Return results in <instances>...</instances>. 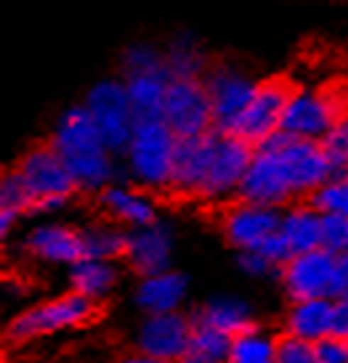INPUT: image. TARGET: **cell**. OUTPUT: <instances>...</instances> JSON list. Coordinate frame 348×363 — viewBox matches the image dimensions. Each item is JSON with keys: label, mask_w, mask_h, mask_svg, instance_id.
Here are the masks:
<instances>
[{"label": "cell", "mask_w": 348, "mask_h": 363, "mask_svg": "<svg viewBox=\"0 0 348 363\" xmlns=\"http://www.w3.org/2000/svg\"><path fill=\"white\" fill-rule=\"evenodd\" d=\"M11 170L30 196L32 218L56 215V212L67 210L75 202V196H80L62 154L56 152L48 141L30 143L13 160Z\"/></svg>", "instance_id": "obj_1"}, {"label": "cell", "mask_w": 348, "mask_h": 363, "mask_svg": "<svg viewBox=\"0 0 348 363\" xmlns=\"http://www.w3.org/2000/svg\"><path fill=\"white\" fill-rule=\"evenodd\" d=\"M178 138L163 120H143L136 125L134 138L128 143L123 160L125 181L143 189L149 194L170 191L173 178V160Z\"/></svg>", "instance_id": "obj_2"}, {"label": "cell", "mask_w": 348, "mask_h": 363, "mask_svg": "<svg viewBox=\"0 0 348 363\" xmlns=\"http://www.w3.org/2000/svg\"><path fill=\"white\" fill-rule=\"evenodd\" d=\"M102 315V305L85 300L75 292L53 294L48 300L32 303L21 308L9 323H6V340L11 345L35 342L40 337H53V334L70 332V329H82Z\"/></svg>", "instance_id": "obj_3"}, {"label": "cell", "mask_w": 348, "mask_h": 363, "mask_svg": "<svg viewBox=\"0 0 348 363\" xmlns=\"http://www.w3.org/2000/svg\"><path fill=\"white\" fill-rule=\"evenodd\" d=\"M82 104L88 114L93 117L96 128L102 133L107 149L117 157H123L128 143L134 138V130L138 120H136V111L131 106L128 91H125V82L120 74H109L96 80L85 91Z\"/></svg>", "instance_id": "obj_4"}, {"label": "cell", "mask_w": 348, "mask_h": 363, "mask_svg": "<svg viewBox=\"0 0 348 363\" xmlns=\"http://www.w3.org/2000/svg\"><path fill=\"white\" fill-rule=\"evenodd\" d=\"M348 114V99L335 88L298 85L287 104L279 130L298 141H322L340 117Z\"/></svg>", "instance_id": "obj_5"}, {"label": "cell", "mask_w": 348, "mask_h": 363, "mask_svg": "<svg viewBox=\"0 0 348 363\" xmlns=\"http://www.w3.org/2000/svg\"><path fill=\"white\" fill-rule=\"evenodd\" d=\"M279 286L287 303L303 300H338L340 294V257L327 250L295 255L279 271Z\"/></svg>", "instance_id": "obj_6"}, {"label": "cell", "mask_w": 348, "mask_h": 363, "mask_svg": "<svg viewBox=\"0 0 348 363\" xmlns=\"http://www.w3.org/2000/svg\"><path fill=\"white\" fill-rule=\"evenodd\" d=\"M218 133H234L258 88V77L232 61H213L202 77Z\"/></svg>", "instance_id": "obj_7"}, {"label": "cell", "mask_w": 348, "mask_h": 363, "mask_svg": "<svg viewBox=\"0 0 348 363\" xmlns=\"http://www.w3.org/2000/svg\"><path fill=\"white\" fill-rule=\"evenodd\" d=\"M263 143H268L277 152L295 202H308L335 175L317 141H298L279 130Z\"/></svg>", "instance_id": "obj_8"}, {"label": "cell", "mask_w": 348, "mask_h": 363, "mask_svg": "<svg viewBox=\"0 0 348 363\" xmlns=\"http://www.w3.org/2000/svg\"><path fill=\"white\" fill-rule=\"evenodd\" d=\"M298 82L290 80L287 74H266L258 80L256 96L247 106V111L242 114L239 125L234 128L232 135L247 141L250 146H258L266 138H271L274 133H279L282 128V117L293 93H295Z\"/></svg>", "instance_id": "obj_9"}, {"label": "cell", "mask_w": 348, "mask_h": 363, "mask_svg": "<svg viewBox=\"0 0 348 363\" xmlns=\"http://www.w3.org/2000/svg\"><path fill=\"white\" fill-rule=\"evenodd\" d=\"M253 152L256 146H250L242 138H236L232 133H218L213 162H210V172H207L205 189L200 194V202L218 207V210L234 202L247 175V167L253 162Z\"/></svg>", "instance_id": "obj_10"}, {"label": "cell", "mask_w": 348, "mask_h": 363, "mask_svg": "<svg viewBox=\"0 0 348 363\" xmlns=\"http://www.w3.org/2000/svg\"><path fill=\"white\" fill-rule=\"evenodd\" d=\"M279 223H282V210L239 202V199L218 210V233L234 250V255L258 252L279 233Z\"/></svg>", "instance_id": "obj_11"}, {"label": "cell", "mask_w": 348, "mask_h": 363, "mask_svg": "<svg viewBox=\"0 0 348 363\" xmlns=\"http://www.w3.org/2000/svg\"><path fill=\"white\" fill-rule=\"evenodd\" d=\"M160 120L175 133V138H195L215 130L213 106H210L205 82L170 80Z\"/></svg>", "instance_id": "obj_12"}, {"label": "cell", "mask_w": 348, "mask_h": 363, "mask_svg": "<svg viewBox=\"0 0 348 363\" xmlns=\"http://www.w3.org/2000/svg\"><path fill=\"white\" fill-rule=\"evenodd\" d=\"M195 323L189 311L160 313V315H141L134 332V350L165 363H178L184 355Z\"/></svg>", "instance_id": "obj_13"}, {"label": "cell", "mask_w": 348, "mask_h": 363, "mask_svg": "<svg viewBox=\"0 0 348 363\" xmlns=\"http://www.w3.org/2000/svg\"><path fill=\"white\" fill-rule=\"evenodd\" d=\"M21 250L30 260H38L43 265H59L67 271L85 257L80 225L53 220V218L30 225L21 236Z\"/></svg>", "instance_id": "obj_14"}, {"label": "cell", "mask_w": 348, "mask_h": 363, "mask_svg": "<svg viewBox=\"0 0 348 363\" xmlns=\"http://www.w3.org/2000/svg\"><path fill=\"white\" fill-rule=\"evenodd\" d=\"M173 255L175 231L165 218H160V220L149 223L143 228L128 231L123 265L125 271H131L136 279H146V276L170 271L173 268Z\"/></svg>", "instance_id": "obj_15"}, {"label": "cell", "mask_w": 348, "mask_h": 363, "mask_svg": "<svg viewBox=\"0 0 348 363\" xmlns=\"http://www.w3.org/2000/svg\"><path fill=\"white\" fill-rule=\"evenodd\" d=\"M239 202L261 204V207H274L285 210L295 204V196L290 191L285 167L279 162L277 152L268 143H258L253 152V162L247 167V175L242 181V189L236 194Z\"/></svg>", "instance_id": "obj_16"}, {"label": "cell", "mask_w": 348, "mask_h": 363, "mask_svg": "<svg viewBox=\"0 0 348 363\" xmlns=\"http://www.w3.org/2000/svg\"><path fill=\"white\" fill-rule=\"evenodd\" d=\"M45 141L62 154L64 162H77L85 160V157H96V154L109 152L102 138V133L96 128V122H93V117L88 114L82 101L72 104V106L59 111V117L53 120V128Z\"/></svg>", "instance_id": "obj_17"}, {"label": "cell", "mask_w": 348, "mask_h": 363, "mask_svg": "<svg viewBox=\"0 0 348 363\" xmlns=\"http://www.w3.org/2000/svg\"><path fill=\"white\" fill-rule=\"evenodd\" d=\"M93 204H96V212L102 218L123 225L125 231L143 228L149 223L160 220L157 194L143 191L131 181H120L109 186V189H104L102 194L93 196Z\"/></svg>", "instance_id": "obj_18"}, {"label": "cell", "mask_w": 348, "mask_h": 363, "mask_svg": "<svg viewBox=\"0 0 348 363\" xmlns=\"http://www.w3.org/2000/svg\"><path fill=\"white\" fill-rule=\"evenodd\" d=\"M215 135L218 130H210L205 135L195 138H178L173 160V178H170V196L178 199H197L205 189L210 162L215 152Z\"/></svg>", "instance_id": "obj_19"}, {"label": "cell", "mask_w": 348, "mask_h": 363, "mask_svg": "<svg viewBox=\"0 0 348 363\" xmlns=\"http://www.w3.org/2000/svg\"><path fill=\"white\" fill-rule=\"evenodd\" d=\"M186 300H189V276L175 268L138 279L134 286V305L141 311V315L186 311Z\"/></svg>", "instance_id": "obj_20"}, {"label": "cell", "mask_w": 348, "mask_h": 363, "mask_svg": "<svg viewBox=\"0 0 348 363\" xmlns=\"http://www.w3.org/2000/svg\"><path fill=\"white\" fill-rule=\"evenodd\" d=\"M189 315H192V323L195 326H207V329H215V332L226 334V337H239L242 332L258 326L256 321V311L253 305L242 300V297H234V294H215V297H207L200 305H192L189 308Z\"/></svg>", "instance_id": "obj_21"}, {"label": "cell", "mask_w": 348, "mask_h": 363, "mask_svg": "<svg viewBox=\"0 0 348 363\" xmlns=\"http://www.w3.org/2000/svg\"><path fill=\"white\" fill-rule=\"evenodd\" d=\"M123 273H125L123 262L82 257L80 262H75L70 271H67V289L96 305H104L109 300V294L120 286Z\"/></svg>", "instance_id": "obj_22"}, {"label": "cell", "mask_w": 348, "mask_h": 363, "mask_svg": "<svg viewBox=\"0 0 348 363\" xmlns=\"http://www.w3.org/2000/svg\"><path fill=\"white\" fill-rule=\"evenodd\" d=\"M332 321H335V300L287 303L279 332L285 337H295V340L317 345L332 337Z\"/></svg>", "instance_id": "obj_23"}, {"label": "cell", "mask_w": 348, "mask_h": 363, "mask_svg": "<svg viewBox=\"0 0 348 363\" xmlns=\"http://www.w3.org/2000/svg\"><path fill=\"white\" fill-rule=\"evenodd\" d=\"M279 236L287 244L290 255H306L322 250V215L311 202H295L282 210Z\"/></svg>", "instance_id": "obj_24"}, {"label": "cell", "mask_w": 348, "mask_h": 363, "mask_svg": "<svg viewBox=\"0 0 348 363\" xmlns=\"http://www.w3.org/2000/svg\"><path fill=\"white\" fill-rule=\"evenodd\" d=\"M165 69L170 80H202L213 61L207 59L202 43L192 32H178L163 48Z\"/></svg>", "instance_id": "obj_25"}, {"label": "cell", "mask_w": 348, "mask_h": 363, "mask_svg": "<svg viewBox=\"0 0 348 363\" xmlns=\"http://www.w3.org/2000/svg\"><path fill=\"white\" fill-rule=\"evenodd\" d=\"M125 91L131 99V106L136 111V120H160L163 117L165 93L170 85V74L168 69L146 72V74H136V77H125Z\"/></svg>", "instance_id": "obj_26"}, {"label": "cell", "mask_w": 348, "mask_h": 363, "mask_svg": "<svg viewBox=\"0 0 348 363\" xmlns=\"http://www.w3.org/2000/svg\"><path fill=\"white\" fill-rule=\"evenodd\" d=\"M80 236H82L85 257H91V260L123 262L125 242H128V231H125L123 225H117V223L96 215L93 220L80 223Z\"/></svg>", "instance_id": "obj_27"}, {"label": "cell", "mask_w": 348, "mask_h": 363, "mask_svg": "<svg viewBox=\"0 0 348 363\" xmlns=\"http://www.w3.org/2000/svg\"><path fill=\"white\" fill-rule=\"evenodd\" d=\"M279 332H271L266 326H253L232 340V358L229 363H277Z\"/></svg>", "instance_id": "obj_28"}, {"label": "cell", "mask_w": 348, "mask_h": 363, "mask_svg": "<svg viewBox=\"0 0 348 363\" xmlns=\"http://www.w3.org/2000/svg\"><path fill=\"white\" fill-rule=\"evenodd\" d=\"M229 358H232V337L207 326H195L178 363H229Z\"/></svg>", "instance_id": "obj_29"}, {"label": "cell", "mask_w": 348, "mask_h": 363, "mask_svg": "<svg viewBox=\"0 0 348 363\" xmlns=\"http://www.w3.org/2000/svg\"><path fill=\"white\" fill-rule=\"evenodd\" d=\"M117 74L120 77H136V74H146V72H160L165 69V53L160 45L152 43H131L120 51L117 61Z\"/></svg>", "instance_id": "obj_30"}, {"label": "cell", "mask_w": 348, "mask_h": 363, "mask_svg": "<svg viewBox=\"0 0 348 363\" xmlns=\"http://www.w3.org/2000/svg\"><path fill=\"white\" fill-rule=\"evenodd\" d=\"M308 202L319 215H343V218H348V175H332Z\"/></svg>", "instance_id": "obj_31"}, {"label": "cell", "mask_w": 348, "mask_h": 363, "mask_svg": "<svg viewBox=\"0 0 348 363\" xmlns=\"http://www.w3.org/2000/svg\"><path fill=\"white\" fill-rule=\"evenodd\" d=\"M319 146H322V152L327 157L332 172H335V175H346L348 172V114L335 122V128L319 141Z\"/></svg>", "instance_id": "obj_32"}, {"label": "cell", "mask_w": 348, "mask_h": 363, "mask_svg": "<svg viewBox=\"0 0 348 363\" xmlns=\"http://www.w3.org/2000/svg\"><path fill=\"white\" fill-rule=\"evenodd\" d=\"M322 250L335 257H348V218L322 215Z\"/></svg>", "instance_id": "obj_33"}, {"label": "cell", "mask_w": 348, "mask_h": 363, "mask_svg": "<svg viewBox=\"0 0 348 363\" xmlns=\"http://www.w3.org/2000/svg\"><path fill=\"white\" fill-rule=\"evenodd\" d=\"M277 363H322V361H319V355H317V345L282 334V337H279Z\"/></svg>", "instance_id": "obj_34"}, {"label": "cell", "mask_w": 348, "mask_h": 363, "mask_svg": "<svg viewBox=\"0 0 348 363\" xmlns=\"http://www.w3.org/2000/svg\"><path fill=\"white\" fill-rule=\"evenodd\" d=\"M236 265L250 279H279V268H274L261 252H239Z\"/></svg>", "instance_id": "obj_35"}, {"label": "cell", "mask_w": 348, "mask_h": 363, "mask_svg": "<svg viewBox=\"0 0 348 363\" xmlns=\"http://www.w3.org/2000/svg\"><path fill=\"white\" fill-rule=\"evenodd\" d=\"M317 355L322 363H348V342L338 337H327L317 342Z\"/></svg>", "instance_id": "obj_36"}, {"label": "cell", "mask_w": 348, "mask_h": 363, "mask_svg": "<svg viewBox=\"0 0 348 363\" xmlns=\"http://www.w3.org/2000/svg\"><path fill=\"white\" fill-rule=\"evenodd\" d=\"M332 337L348 342V303L335 300V321H332Z\"/></svg>", "instance_id": "obj_37"}, {"label": "cell", "mask_w": 348, "mask_h": 363, "mask_svg": "<svg viewBox=\"0 0 348 363\" xmlns=\"http://www.w3.org/2000/svg\"><path fill=\"white\" fill-rule=\"evenodd\" d=\"M114 363H165V361H157V358H149V355L143 353H136V350H128V353H123L120 358Z\"/></svg>", "instance_id": "obj_38"}, {"label": "cell", "mask_w": 348, "mask_h": 363, "mask_svg": "<svg viewBox=\"0 0 348 363\" xmlns=\"http://www.w3.org/2000/svg\"><path fill=\"white\" fill-rule=\"evenodd\" d=\"M338 300L348 303V257H340V294Z\"/></svg>", "instance_id": "obj_39"}, {"label": "cell", "mask_w": 348, "mask_h": 363, "mask_svg": "<svg viewBox=\"0 0 348 363\" xmlns=\"http://www.w3.org/2000/svg\"><path fill=\"white\" fill-rule=\"evenodd\" d=\"M346 175H348V172H346Z\"/></svg>", "instance_id": "obj_40"}]
</instances>
